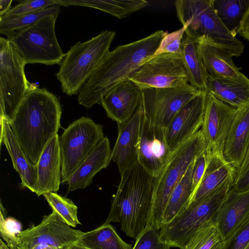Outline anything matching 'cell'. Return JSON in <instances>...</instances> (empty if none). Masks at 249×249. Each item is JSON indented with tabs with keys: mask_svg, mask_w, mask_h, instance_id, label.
Segmentation results:
<instances>
[{
	"mask_svg": "<svg viewBox=\"0 0 249 249\" xmlns=\"http://www.w3.org/2000/svg\"><path fill=\"white\" fill-rule=\"evenodd\" d=\"M141 89L185 86L189 77L181 54L163 53L153 55L129 77Z\"/></svg>",
	"mask_w": 249,
	"mask_h": 249,
	"instance_id": "8fae6325",
	"label": "cell"
},
{
	"mask_svg": "<svg viewBox=\"0 0 249 249\" xmlns=\"http://www.w3.org/2000/svg\"><path fill=\"white\" fill-rule=\"evenodd\" d=\"M206 156L203 176L186 209L198 204L225 183L235 178L236 169L226 160L223 154H206Z\"/></svg>",
	"mask_w": 249,
	"mask_h": 249,
	"instance_id": "d6986e66",
	"label": "cell"
},
{
	"mask_svg": "<svg viewBox=\"0 0 249 249\" xmlns=\"http://www.w3.org/2000/svg\"><path fill=\"white\" fill-rule=\"evenodd\" d=\"M231 189L237 192L249 191V169L234 179Z\"/></svg>",
	"mask_w": 249,
	"mask_h": 249,
	"instance_id": "60d3db41",
	"label": "cell"
},
{
	"mask_svg": "<svg viewBox=\"0 0 249 249\" xmlns=\"http://www.w3.org/2000/svg\"><path fill=\"white\" fill-rule=\"evenodd\" d=\"M12 0H0V16L5 15L11 8Z\"/></svg>",
	"mask_w": 249,
	"mask_h": 249,
	"instance_id": "ee69618b",
	"label": "cell"
},
{
	"mask_svg": "<svg viewBox=\"0 0 249 249\" xmlns=\"http://www.w3.org/2000/svg\"><path fill=\"white\" fill-rule=\"evenodd\" d=\"M237 34L249 41V5L237 31Z\"/></svg>",
	"mask_w": 249,
	"mask_h": 249,
	"instance_id": "b9f144b4",
	"label": "cell"
},
{
	"mask_svg": "<svg viewBox=\"0 0 249 249\" xmlns=\"http://www.w3.org/2000/svg\"><path fill=\"white\" fill-rule=\"evenodd\" d=\"M59 6H80L92 8L118 18H125L149 5L144 0H55Z\"/></svg>",
	"mask_w": 249,
	"mask_h": 249,
	"instance_id": "4316f807",
	"label": "cell"
},
{
	"mask_svg": "<svg viewBox=\"0 0 249 249\" xmlns=\"http://www.w3.org/2000/svg\"><path fill=\"white\" fill-rule=\"evenodd\" d=\"M7 212L0 200V234L7 245L12 249H17L18 234L22 231L19 221L12 217H7Z\"/></svg>",
	"mask_w": 249,
	"mask_h": 249,
	"instance_id": "e575fe53",
	"label": "cell"
},
{
	"mask_svg": "<svg viewBox=\"0 0 249 249\" xmlns=\"http://www.w3.org/2000/svg\"><path fill=\"white\" fill-rule=\"evenodd\" d=\"M249 244V214L223 242L221 249H244Z\"/></svg>",
	"mask_w": 249,
	"mask_h": 249,
	"instance_id": "d590c367",
	"label": "cell"
},
{
	"mask_svg": "<svg viewBox=\"0 0 249 249\" xmlns=\"http://www.w3.org/2000/svg\"><path fill=\"white\" fill-rule=\"evenodd\" d=\"M206 96L207 92L204 91L189 101L165 128L166 140L172 153L200 130Z\"/></svg>",
	"mask_w": 249,
	"mask_h": 249,
	"instance_id": "2e32d148",
	"label": "cell"
},
{
	"mask_svg": "<svg viewBox=\"0 0 249 249\" xmlns=\"http://www.w3.org/2000/svg\"><path fill=\"white\" fill-rule=\"evenodd\" d=\"M213 7L220 21L234 36L249 5V0H213Z\"/></svg>",
	"mask_w": 249,
	"mask_h": 249,
	"instance_id": "4dcf8cb0",
	"label": "cell"
},
{
	"mask_svg": "<svg viewBox=\"0 0 249 249\" xmlns=\"http://www.w3.org/2000/svg\"><path fill=\"white\" fill-rule=\"evenodd\" d=\"M56 5L55 0H26L12 7L4 16L14 17L33 13Z\"/></svg>",
	"mask_w": 249,
	"mask_h": 249,
	"instance_id": "f35d334b",
	"label": "cell"
},
{
	"mask_svg": "<svg viewBox=\"0 0 249 249\" xmlns=\"http://www.w3.org/2000/svg\"><path fill=\"white\" fill-rule=\"evenodd\" d=\"M196 160L171 194L163 215L162 227L180 214L188 206L193 194L192 175Z\"/></svg>",
	"mask_w": 249,
	"mask_h": 249,
	"instance_id": "f1b7e54d",
	"label": "cell"
},
{
	"mask_svg": "<svg viewBox=\"0 0 249 249\" xmlns=\"http://www.w3.org/2000/svg\"><path fill=\"white\" fill-rule=\"evenodd\" d=\"M59 136L55 134L48 142L37 164V177L35 192L38 196L56 193L61 182V159Z\"/></svg>",
	"mask_w": 249,
	"mask_h": 249,
	"instance_id": "ffe728a7",
	"label": "cell"
},
{
	"mask_svg": "<svg viewBox=\"0 0 249 249\" xmlns=\"http://www.w3.org/2000/svg\"><path fill=\"white\" fill-rule=\"evenodd\" d=\"M223 243L214 218L202 224L180 249H221Z\"/></svg>",
	"mask_w": 249,
	"mask_h": 249,
	"instance_id": "d6a6232c",
	"label": "cell"
},
{
	"mask_svg": "<svg viewBox=\"0 0 249 249\" xmlns=\"http://www.w3.org/2000/svg\"><path fill=\"white\" fill-rule=\"evenodd\" d=\"M43 196L53 211L65 223L72 227L81 224L77 216L78 207L71 199L55 192H49Z\"/></svg>",
	"mask_w": 249,
	"mask_h": 249,
	"instance_id": "836d02e7",
	"label": "cell"
},
{
	"mask_svg": "<svg viewBox=\"0 0 249 249\" xmlns=\"http://www.w3.org/2000/svg\"><path fill=\"white\" fill-rule=\"evenodd\" d=\"M206 92L236 108L249 102V78L242 73L231 78L207 79Z\"/></svg>",
	"mask_w": 249,
	"mask_h": 249,
	"instance_id": "484cf974",
	"label": "cell"
},
{
	"mask_svg": "<svg viewBox=\"0 0 249 249\" xmlns=\"http://www.w3.org/2000/svg\"><path fill=\"white\" fill-rule=\"evenodd\" d=\"M132 249H171V247L161 240L158 230L145 228L136 239Z\"/></svg>",
	"mask_w": 249,
	"mask_h": 249,
	"instance_id": "8d00e7d4",
	"label": "cell"
},
{
	"mask_svg": "<svg viewBox=\"0 0 249 249\" xmlns=\"http://www.w3.org/2000/svg\"><path fill=\"white\" fill-rule=\"evenodd\" d=\"M60 6L54 5L33 13L18 16H0V33L8 36L15 32L27 27L42 18L59 15Z\"/></svg>",
	"mask_w": 249,
	"mask_h": 249,
	"instance_id": "1f68e13d",
	"label": "cell"
},
{
	"mask_svg": "<svg viewBox=\"0 0 249 249\" xmlns=\"http://www.w3.org/2000/svg\"><path fill=\"white\" fill-rule=\"evenodd\" d=\"M206 164V156L205 152H204L201 154L195 161L192 175L193 194L192 197L197 188L205 172Z\"/></svg>",
	"mask_w": 249,
	"mask_h": 249,
	"instance_id": "ab89813d",
	"label": "cell"
},
{
	"mask_svg": "<svg viewBox=\"0 0 249 249\" xmlns=\"http://www.w3.org/2000/svg\"><path fill=\"white\" fill-rule=\"evenodd\" d=\"M144 108L142 102L133 116L123 124H118V136L112 150L111 160L115 162L120 175L138 159V146Z\"/></svg>",
	"mask_w": 249,
	"mask_h": 249,
	"instance_id": "e0dca14e",
	"label": "cell"
},
{
	"mask_svg": "<svg viewBox=\"0 0 249 249\" xmlns=\"http://www.w3.org/2000/svg\"><path fill=\"white\" fill-rule=\"evenodd\" d=\"M68 249H89L78 245H77L75 244L72 245L70 247L68 248Z\"/></svg>",
	"mask_w": 249,
	"mask_h": 249,
	"instance_id": "bcb514c9",
	"label": "cell"
},
{
	"mask_svg": "<svg viewBox=\"0 0 249 249\" xmlns=\"http://www.w3.org/2000/svg\"><path fill=\"white\" fill-rule=\"evenodd\" d=\"M26 62L13 43L0 37V117L9 123L30 89L26 78Z\"/></svg>",
	"mask_w": 249,
	"mask_h": 249,
	"instance_id": "ba28073f",
	"label": "cell"
},
{
	"mask_svg": "<svg viewBox=\"0 0 249 249\" xmlns=\"http://www.w3.org/2000/svg\"><path fill=\"white\" fill-rule=\"evenodd\" d=\"M83 233L71 228L52 211L39 224L18 234L17 249H68Z\"/></svg>",
	"mask_w": 249,
	"mask_h": 249,
	"instance_id": "7c38bea8",
	"label": "cell"
},
{
	"mask_svg": "<svg viewBox=\"0 0 249 249\" xmlns=\"http://www.w3.org/2000/svg\"><path fill=\"white\" fill-rule=\"evenodd\" d=\"M62 107L58 98L45 88L31 84L9 123L29 161L36 166L49 141L60 128Z\"/></svg>",
	"mask_w": 249,
	"mask_h": 249,
	"instance_id": "6da1fadb",
	"label": "cell"
},
{
	"mask_svg": "<svg viewBox=\"0 0 249 249\" xmlns=\"http://www.w3.org/2000/svg\"><path fill=\"white\" fill-rule=\"evenodd\" d=\"M0 145L3 144L10 156L13 167L18 174L23 188L34 193L37 177V168L28 160L15 137L9 122L0 117Z\"/></svg>",
	"mask_w": 249,
	"mask_h": 249,
	"instance_id": "cb8c5ba5",
	"label": "cell"
},
{
	"mask_svg": "<svg viewBox=\"0 0 249 249\" xmlns=\"http://www.w3.org/2000/svg\"><path fill=\"white\" fill-rule=\"evenodd\" d=\"M185 29H180L168 33L161 40L154 55L163 53H172L181 54V42Z\"/></svg>",
	"mask_w": 249,
	"mask_h": 249,
	"instance_id": "74e56055",
	"label": "cell"
},
{
	"mask_svg": "<svg viewBox=\"0 0 249 249\" xmlns=\"http://www.w3.org/2000/svg\"><path fill=\"white\" fill-rule=\"evenodd\" d=\"M111 153L109 141L105 137L68 179V192L84 189L90 185L94 176L109 165L111 160Z\"/></svg>",
	"mask_w": 249,
	"mask_h": 249,
	"instance_id": "7402d4cb",
	"label": "cell"
},
{
	"mask_svg": "<svg viewBox=\"0 0 249 249\" xmlns=\"http://www.w3.org/2000/svg\"><path fill=\"white\" fill-rule=\"evenodd\" d=\"M244 249H249V244L248 245V246Z\"/></svg>",
	"mask_w": 249,
	"mask_h": 249,
	"instance_id": "7dc6e473",
	"label": "cell"
},
{
	"mask_svg": "<svg viewBox=\"0 0 249 249\" xmlns=\"http://www.w3.org/2000/svg\"><path fill=\"white\" fill-rule=\"evenodd\" d=\"M213 0H177L174 5L177 17L188 37L205 40L221 48L232 56L244 51V44L225 27L217 16Z\"/></svg>",
	"mask_w": 249,
	"mask_h": 249,
	"instance_id": "277c9868",
	"label": "cell"
},
{
	"mask_svg": "<svg viewBox=\"0 0 249 249\" xmlns=\"http://www.w3.org/2000/svg\"><path fill=\"white\" fill-rule=\"evenodd\" d=\"M206 149V142L200 129L172 153L160 174L154 178L152 205L146 228L160 230L163 215L173 190Z\"/></svg>",
	"mask_w": 249,
	"mask_h": 249,
	"instance_id": "8992f818",
	"label": "cell"
},
{
	"mask_svg": "<svg viewBox=\"0 0 249 249\" xmlns=\"http://www.w3.org/2000/svg\"><path fill=\"white\" fill-rule=\"evenodd\" d=\"M233 182L225 183L200 203L185 209L163 225L159 231L161 240L171 248H182L202 224L215 217Z\"/></svg>",
	"mask_w": 249,
	"mask_h": 249,
	"instance_id": "9c48e42d",
	"label": "cell"
},
{
	"mask_svg": "<svg viewBox=\"0 0 249 249\" xmlns=\"http://www.w3.org/2000/svg\"><path fill=\"white\" fill-rule=\"evenodd\" d=\"M104 138L102 125L86 117L74 121L64 130L59 138L61 182H67Z\"/></svg>",
	"mask_w": 249,
	"mask_h": 249,
	"instance_id": "30bf717a",
	"label": "cell"
},
{
	"mask_svg": "<svg viewBox=\"0 0 249 249\" xmlns=\"http://www.w3.org/2000/svg\"><path fill=\"white\" fill-rule=\"evenodd\" d=\"M58 16L53 15L42 18L7 36L26 64L53 65H60L62 61L65 53L57 41L55 32Z\"/></svg>",
	"mask_w": 249,
	"mask_h": 249,
	"instance_id": "52a82bcc",
	"label": "cell"
},
{
	"mask_svg": "<svg viewBox=\"0 0 249 249\" xmlns=\"http://www.w3.org/2000/svg\"><path fill=\"white\" fill-rule=\"evenodd\" d=\"M0 249H12L5 243L1 239H0Z\"/></svg>",
	"mask_w": 249,
	"mask_h": 249,
	"instance_id": "f6af8a7d",
	"label": "cell"
},
{
	"mask_svg": "<svg viewBox=\"0 0 249 249\" xmlns=\"http://www.w3.org/2000/svg\"><path fill=\"white\" fill-rule=\"evenodd\" d=\"M116 33L105 30L90 39L78 41L65 53L56 73L62 90L71 96L79 92L110 51Z\"/></svg>",
	"mask_w": 249,
	"mask_h": 249,
	"instance_id": "5b68a950",
	"label": "cell"
},
{
	"mask_svg": "<svg viewBox=\"0 0 249 249\" xmlns=\"http://www.w3.org/2000/svg\"><path fill=\"white\" fill-rule=\"evenodd\" d=\"M154 177L137 161L121 175L104 223H119L121 230L135 240L146 228L151 211Z\"/></svg>",
	"mask_w": 249,
	"mask_h": 249,
	"instance_id": "3957f363",
	"label": "cell"
},
{
	"mask_svg": "<svg viewBox=\"0 0 249 249\" xmlns=\"http://www.w3.org/2000/svg\"><path fill=\"white\" fill-rule=\"evenodd\" d=\"M197 51L208 76L231 78L242 72L234 63L232 56L223 49L205 40L195 41Z\"/></svg>",
	"mask_w": 249,
	"mask_h": 249,
	"instance_id": "d4e9b609",
	"label": "cell"
},
{
	"mask_svg": "<svg viewBox=\"0 0 249 249\" xmlns=\"http://www.w3.org/2000/svg\"><path fill=\"white\" fill-rule=\"evenodd\" d=\"M142 89L146 115L151 123L164 128L186 103L204 91L189 84L178 88Z\"/></svg>",
	"mask_w": 249,
	"mask_h": 249,
	"instance_id": "4fadbf2b",
	"label": "cell"
},
{
	"mask_svg": "<svg viewBox=\"0 0 249 249\" xmlns=\"http://www.w3.org/2000/svg\"><path fill=\"white\" fill-rule=\"evenodd\" d=\"M249 214V191L237 192L231 188L214 217L223 242Z\"/></svg>",
	"mask_w": 249,
	"mask_h": 249,
	"instance_id": "603a6c76",
	"label": "cell"
},
{
	"mask_svg": "<svg viewBox=\"0 0 249 249\" xmlns=\"http://www.w3.org/2000/svg\"><path fill=\"white\" fill-rule=\"evenodd\" d=\"M181 55L189 84L200 91H206L208 75L198 55L196 42L186 36L182 40Z\"/></svg>",
	"mask_w": 249,
	"mask_h": 249,
	"instance_id": "f546056e",
	"label": "cell"
},
{
	"mask_svg": "<svg viewBox=\"0 0 249 249\" xmlns=\"http://www.w3.org/2000/svg\"><path fill=\"white\" fill-rule=\"evenodd\" d=\"M249 169V146L247 149L245 158L240 167L236 170L235 178L241 176ZM234 178V179H235Z\"/></svg>",
	"mask_w": 249,
	"mask_h": 249,
	"instance_id": "7bdbcfd3",
	"label": "cell"
},
{
	"mask_svg": "<svg viewBox=\"0 0 249 249\" xmlns=\"http://www.w3.org/2000/svg\"><path fill=\"white\" fill-rule=\"evenodd\" d=\"M237 108L207 92L201 131L206 144V154H223L225 143Z\"/></svg>",
	"mask_w": 249,
	"mask_h": 249,
	"instance_id": "5bb4252c",
	"label": "cell"
},
{
	"mask_svg": "<svg viewBox=\"0 0 249 249\" xmlns=\"http://www.w3.org/2000/svg\"><path fill=\"white\" fill-rule=\"evenodd\" d=\"M172 153L166 140L165 128L151 123L144 112L138 146L139 164L156 178L167 164Z\"/></svg>",
	"mask_w": 249,
	"mask_h": 249,
	"instance_id": "9a60e30c",
	"label": "cell"
},
{
	"mask_svg": "<svg viewBox=\"0 0 249 249\" xmlns=\"http://www.w3.org/2000/svg\"><path fill=\"white\" fill-rule=\"evenodd\" d=\"M142 89L132 81L127 79L113 87L102 98L100 103L107 115L118 124L129 120L139 106Z\"/></svg>",
	"mask_w": 249,
	"mask_h": 249,
	"instance_id": "ac0fdd59",
	"label": "cell"
},
{
	"mask_svg": "<svg viewBox=\"0 0 249 249\" xmlns=\"http://www.w3.org/2000/svg\"><path fill=\"white\" fill-rule=\"evenodd\" d=\"M75 244L89 249H132V244L124 241L110 224L81 234Z\"/></svg>",
	"mask_w": 249,
	"mask_h": 249,
	"instance_id": "83f0119b",
	"label": "cell"
},
{
	"mask_svg": "<svg viewBox=\"0 0 249 249\" xmlns=\"http://www.w3.org/2000/svg\"><path fill=\"white\" fill-rule=\"evenodd\" d=\"M249 146V102L237 108L225 143L223 154L236 170L240 167Z\"/></svg>",
	"mask_w": 249,
	"mask_h": 249,
	"instance_id": "44dd1931",
	"label": "cell"
},
{
	"mask_svg": "<svg viewBox=\"0 0 249 249\" xmlns=\"http://www.w3.org/2000/svg\"><path fill=\"white\" fill-rule=\"evenodd\" d=\"M168 32L158 30L132 42L117 46L105 56L78 95V103L89 108L117 84L127 79L152 57Z\"/></svg>",
	"mask_w": 249,
	"mask_h": 249,
	"instance_id": "7a4b0ae2",
	"label": "cell"
}]
</instances>
